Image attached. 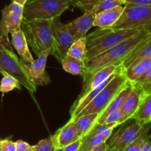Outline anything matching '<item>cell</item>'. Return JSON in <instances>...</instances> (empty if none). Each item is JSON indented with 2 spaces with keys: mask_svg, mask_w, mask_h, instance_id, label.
I'll return each instance as SVG.
<instances>
[{
  "mask_svg": "<svg viewBox=\"0 0 151 151\" xmlns=\"http://www.w3.org/2000/svg\"><path fill=\"white\" fill-rule=\"evenodd\" d=\"M63 70L73 75L83 76L86 71V64L83 60H79L70 55H66L60 63Z\"/></svg>",
  "mask_w": 151,
  "mask_h": 151,
  "instance_id": "obj_22",
  "label": "cell"
},
{
  "mask_svg": "<svg viewBox=\"0 0 151 151\" xmlns=\"http://www.w3.org/2000/svg\"><path fill=\"white\" fill-rule=\"evenodd\" d=\"M81 145V139H78L76 141L64 146L60 149L61 151H79L80 147Z\"/></svg>",
  "mask_w": 151,
  "mask_h": 151,
  "instance_id": "obj_33",
  "label": "cell"
},
{
  "mask_svg": "<svg viewBox=\"0 0 151 151\" xmlns=\"http://www.w3.org/2000/svg\"><path fill=\"white\" fill-rule=\"evenodd\" d=\"M150 139L151 135L148 134V133H146V134H143L141 137H139L135 141L133 142L128 147H125L123 151H141L142 147L144 145L145 143Z\"/></svg>",
  "mask_w": 151,
  "mask_h": 151,
  "instance_id": "obj_29",
  "label": "cell"
},
{
  "mask_svg": "<svg viewBox=\"0 0 151 151\" xmlns=\"http://www.w3.org/2000/svg\"><path fill=\"white\" fill-rule=\"evenodd\" d=\"M0 51L14 53L13 48L10 46V41L4 39V38H1V37H0Z\"/></svg>",
  "mask_w": 151,
  "mask_h": 151,
  "instance_id": "obj_36",
  "label": "cell"
},
{
  "mask_svg": "<svg viewBox=\"0 0 151 151\" xmlns=\"http://www.w3.org/2000/svg\"><path fill=\"white\" fill-rule=\"evenodd\" d=\"M51 29L56 50L55 58L61 63L75 41L68 29L67 24L62 23L60 16L52 19Z\"/></svg>",
  "mask_w": 151,
  "mask_h": 151,
  "instance_id": "obj_10",
  "label": "cell"
},
{
  "mask_svg": "<svg viewBox=\"0 0 151 151\" xmlns=\"http://www.w3.org/2000/svg\"><path fill=\"white\" fill-rule=\"evenodd\" d=\"M120 66V65H119ZM119 66H105L102 69H99L97 72L86 76H83V85L81 92L78 98L83 97L90 91L97 88L98 86L103 83V82L109 79L114 73L116 72Z\"/></svg>",
  "mask_w": 151,
  "mask_h": 151,
  "instance_id": "obj_12",
  "label": "cell"
},
{
  "mask_svg": "<svg viewBox=\"0 0 151 151\" xmlns=\"http://www.w3.org/2000/svg\"><path fill=\"white\" fill-rule=\"evenodd\" d=\"M151 128V122L141 124L134 120V122L124 125L109 139V150L123 151L126 147L141 137L148 133Z\"/></svg>",
  "mask_w": 151,
  "mask_h": 151,
  "instance_id": "obj_6",
  "label": "cell"
},
{
  "mask_svg": "<svg viewBox=\"0 0 151 151\" xmlns=\"http://www.w3.org/2000/svg\"><path fill=\"white\" fill-rule=\"evenodd\" d=\"M109 138L104 135H86L81 138L79 151H89L101 143L106 142Z\"/></svg>",
  "mask_w": 151,
  "mask_h": 151,
  "instance_id": "obj_25",
  "label": "cell"
},
{
  "mask_svg": "<svg viewBox=\"0 0 151 151\" xmlns=\"http://www.w3.org/2000/svg\"><path fill=\"white\" fill-rule=\"evenodd\" d=\"M127 1H128V0H127Z\"/></svg>",
  "mask_w": 151,
  "mask_h": 151,
  "instance_id": "obj_42",
  "label": "cell"
},
{
  "mask_svg": "<svg viewBox=\"0 0 151 151\" xmlns=\"http://www.w3.org/2000/svg\"><path fill=\"white\" fill-rule=\"evenodd\" d=\"M145 28V27H144ZM144 28H99L86 35V63L91 58L139 32Z\"/></svg>",
  "mask_w": 151,
  "mask_h": 151,
  "instance_id": "obj_2",
  "label": "cell"
},
{
  "mask_svg": "<svg viewBox=\"0 0 151 151\" xmlns=\"http://www.w3.org/2000/svg\"><path fill=\"white\" fill-rule=\"evenodd\" d=\"M151 67V57L145 58L134 62L125 69L124 73L127 80L134 83L139 79Z\"/></svg>",
  "mask_w": 151,
  "mask_h": 151,
  "instance_id": "obj_21",
  "label": "cell"
},
{
  "mask_svg": "<svg viewBox=\"0 0 151 151\" xmlns=\"http://www.w3.org/2000/svg\"><path fill=\"white\" fill-rule=\"evenodd\" d=\"M32 151H60L56 146L53 135L41 139L32 146Z\"/></svg>",
  "mask_w": 151,
  "mask_h": 151,
  "instance_id": "obj_28",
  "label": "cell"
},
{
  "mask_svg": "<svg viewBox=\"0 0 151 151\" xmlns=\"http://www.w3.org/2000/svg\"><path fill=\"white\" fill-rule=\"evenodd\" d=\"M94 18L95 14L90 10H87L78 19L67 23L68 29L73 37L74 41L86 36L87 32L93 27Z\"/></svg>",
  "mask_w": 151,
  "mask_h": 151,
  "instance_id": "obj_13",
  "label": "cell"
},
{
  "mask_svg": "<svg viewBox=\"0 0 151 151\" xmlns=\"http://www.w3.org/2000/svg\"><path fill=\"white\" fill-rule=\"evenodd\" d=\"M69 1H70L72 3V5H73V6H75V5H76L77 3H78V1H80V0H69Z\"/></svg>",
  "mask_w": 151,
  "mask_h": 151,
  "instance_id": "obj_39",
  "label": "cell"
},
{
  "mask_svg": "<svg viewBox=\"0 0 151 151\" xmlns=\"http://www.w3.org/2000/svg\"><path fill=\"white\" fill-rule=\"evenodd\" d=\"M27 1L28 0H12V2H16L22 6H24Z\"/></svg>",
  "mask_w": 151,
  "mask_h": 151,
  "instance_id": "obj_38",
  "label": "cell"
},
{
  "mask_svg": "<svg viewBox=\"0 0 151 151\" xmlns=\"http://www.w3.org/2000/svg\"><path fill=\"white\" fill-rule=\"evenodd\" d=\"M50 53L44 52L38 56L36 60H34L32 63H27L22 61V66L28 79L35 86L47 85L51 82L50 76L45 71L46 64L47 62Z\"/></svg>",
  "mask_w": 151,
  "mask_h": 151,
  "instance_id": "obj_11",
  "label": "cell"
},
{
  "mask_svg": "<svg viewBox=\"0 0 151 151\" xmlns=\"http://www.w3.org/2000/svg\"><path fill=\"white\" fill-rule=\"evenodd\" d=\"M71 5L69 0H28L24 6V19H52L60 16Z\"/></svg>",
  "mask_w": 151,
  "mask_h": 151,
  "instance_id": "obj_5",
  "label": "cell"
},
{
  "mask_svg": "<svg viewBox=\"0 0 151 151\" xmlns=\"http://www.w3.org/2000/svg\"><path fill=\"white\" fill-rule=\"evenodd\" d=\"M150 31L147 27H145L134 36L100 53L87 61L86 63V71L83 76L91 75L105 66L111 65H122L124 60L132 52L133 50L150 34Z\"/></svg>",
  "mask_w": 151,
  "mask_h": 151,
  "instance_id": "obj_1",
  "label": "cell"
},
{
  "mask_svg": "<svg viewBox=\"0 0 151 151\" xmlns=\"http://www.w3.org/2000/svg\"><path fill=\"white\" fill-rule=\"evenodd\" d=\"M109 151H115V150H109Z\"/></svg>",
  "mask_w": 151,
  "mask_h": 151,
  "instance_id": "obj_40",
  "label": "cell"
},
{
  "mask_svg": "<svg viewBox=\"0 0 151 151\" xmlns=\"http://www.w3.org/2000/svg\"><path fill=\"white\" fill-rule=\"evenodd\" d=\"M0 151H16V142H13L10 138L1 140Z\"/></svg>",
  "mask_w": 151,
  "mask_h": 151,
  "instance_id": "obj_31",
  "label": "cell"
},
{
  "mask_svg": "<svg viewBox=\"0 0 151 151\" xmlns=\"http://www.w3.org/2000/svg\"><path fill=\"white\" fill-rule=\"evenodd\" d=\"M86 55L87 47L86 36L74 41L67 52V55H70L85 62L86 61Z\"/></svg>",
  "mask_w": 151,
  "mask_h": 151,
  "instance_id": "obj_24",
  "label": "cell"
},
{
  "mask_svg": "<svg viewBox=\"0 0 151 151\" xmlns=\"http://www.w3.org/2000/svg\"><path fill=\"white\" fill-rule=\"evenodd\" d=\"M151 24V5L125 7L119 20L112 29L144 28Z\"/></svg>",
  "mask_w": 151,
  "mask_h": 151,
  "instance_id": "obj_7",
  "label": "cell"
},
{
  "mask_svg": "<svg viewBox=\"0 0 151 151\" xmlns=\"http://www.w3.org/2000/svg\"><path fill=\"white\" fill-rule=\"evenodd\" d=\"M98 116L99 114L97 113L88 114L83 115L73 121L75 122V125L77 127L79 138L81 139L82 137H83L97 123Z\"/></svg>",
  "mask_w": 151,
  "mask_h": 151,
  "instance_id": "obj_23",
  "label": "cell"
},
{
  "mask_svg": "<svg viewBox=\"0 0 151 151\" xmlns=\"http://www.w3.org/2000/svg\"><path fill=\"white\" fill-rule=\"evenodd\" d=\"M121 116H122V110L119 109L117 111L111 112L109 114L105 119L103 120L102 124H109V123H118L119 125V120H120Z\"/></svg>",
  "mask_w": 151,
  "mask_h": 151,
  "instance_id": "obj_30",
  "label": "cell"
},
{
  "mask_svg": "<svg viewBox=\"0 0 151 151\" xmlns=\"http://www.w3.org/2000/svg\"><path fill=\"white\" fill-rule=\"evenodd\" d=\"M101 1H103V0H80L76 4L75 7L83 9L85 12L87 10H89L94 4H97Z\"/></svg>",
  "mask_w": 151,
  "mask_h": 151,
  "instance_id": "obj_32",
  "label": "cell"
},
{
  "mask_svg": "<svg viewBox=\"0 0 151 151\" xmlns=\"http://www.w3.org/2000/svg\"><path fill=\"white\" fill-rule=\"evenodd\" d=\"M124 8L125 6L120 5L97 13L95 15L93 26L98 27L99 28L111 27L119 19Z\"/></svg>",
  "mask_w": 151,
  "mask_h": 151,
  "instance_id": "obj_17",
  "label": "cell"
},
{
  "mask_svg": "<svg viewBox=\"0 0 151 151\" xmlns=\"http://www.w3.org/2000/svg\"><path fill=\"white\" fill-rule=\"evenodd\" d=\"M52 19H23L22 30L32 52L39 56L44 52L56 57V50L51 29Z\"/></svg>",
  "mask_w": 151,
  "mask_h": 151,
  "instance_id": "obj_3",
  "label": "cell"
},
{
  "mask_svg": "<svg viewBox=\"0 0 151 151\" xmlns=\"http://www.w3.org/2000/svg\"><path fill=\"white\" fill-rule=\"evenodd\" d=\"M124 71L125 68L122 65H120L111 81L77 115L76 117L72 121L88 114H101L128 82Z\"/></svg>",
  "mask_w": 151,
  "mask_h": 151,
  "instance_id": "obj_4",
  "label": "cell"
},
{
  "mask_svg": "<svg viewBox=\"0 0 151 151\" xmlns=\"http://www.w3.org/2000/svg\"><path fill=\"white\" fill-rule=\"evenodd\" d=\"M132 88L133 84L131 83L129 81H128V82L125 84V86H124L123 88H122V89L116 94V97L111 100V102L110 104L108 106V107L106 108L101 114H99L98 118H97V123L102 124L103 123V120L105 119V118H106L109 114L114 111H117L119 110V109H122L124 103H125V100H126L127 97H128L129 94L131 93Z\"/></svg>",
  "mask_w": 151,
  "mask_h": 151,
  "instance_id": "obj_16",
  "label": "cell"
},
{
  "mask_svg": "<svg viewBox=\"0 0 151 151\" xmlns=\"http://www.w3.org/2000/svg\"><path fill=\"white\" fill-rule=\"evenodd\" d=\"M1 74L3 75V77L0 81V91L2 94L10 92L15 88H17L19 90L22 89L21 88L22 85L16 78L5 72H1Z\"/></svg>",
  "mask_w": 151,
  "mask_h": 151,
  "instance_id": "obj_26",
  "label": "cell"
},
{
  "mask_svg": "<svg viewBox=\"0 0 151 151\" xmlns=\"http://www.w3.org/2000/svg\"><path fill=\"white\" fill-rule=\"evenodd\" d=\"M0 20V37L9 40V34L22 29L24 19V6L11 2L1 10Z\"/></svg>",
  "mask_w": 151,
  "mask_h": 151,
  "instance_id": "obj_9",
  "label": "cell"
},
{
  "mask_svg": "<svg viewBox=\"0 0 151 151\" xmlns=\"http://www.w3.org/2000/svg\"><path fill=\"white\" fill-rule=\"evenodd\" d=\"M0 141H1V140H0Z\"/></svg>",
  "mask_w": 151,
  "mask_h": 151,
  "instance_id": "obj_41",
  "label": "cell"
},
{
  "mask_svg": "<svg viewBox=\"0 0 151 151\" xmlns=\"http://www.w3.org/2000/svg\"><path fill=\"white\" fill-rule=\"evenodd\" d=\"M133 119L141 124L151 122V92L142 91L139 104Z\"/></svg>",
  "mask_w": 151,
  "mask_h": 151,
  "instance_id": "obj_20",
  "label": "cell"
},
{
  "mask_svg": "<svg viewBox=\"0 0 151 151\" xmlns=\"http://www.w3.org/2000/svg\"><path fill=\"white\" fill-rule=\"evenodd\" d=\"M138 5H151V0H128L124 6L132 7Z\"/></svg>",
  "mask_w": 151,
  "mask_h": 151,
  "instance_id": "obj_35",
  "label": "cell"
},
{
  "mask_svg": "<svg viewBox=\"0 0 151 151\" xmlns=\"http://www.w3.org/2000/svg\"><path fill=\"white\" fill-rule=\"evenodd\" d=\"M126 1L127 0H103L97 4H94L89 10L96 15L105 10L114 8L117 6L125 5Z\"/></svg>",
  "mask_w": 151,
  "mask_h": 151,
  "instance_id": "obj_27",
  "label": "cell"
},
{
  "mask_svg": "<svg viewBox=\"0 0 151 151\" xmlns=\"http://www.w3.org/2000/svg\"><path fill=\"white\" fill-rule=\"evenodd\" d=\"M11 44L20 56L21 60L27 63H32L34 60L29 51V46L23 31L21 30L11 33Z\"/></svg>",
  "mask_w": 151,
  "mask_h": 151,
  "instance_id": "obj_18",
  "label": "cell"
},
{
  "mask_svg": "<svg viewBox=\"0 0 151 151\" xmlns=\"http://www.w3.org/2000/svg\"><path fill=\"white\" fill-rule=\"evenodd\" d=\"M16 151H32V146L23 140L16 141Z\"/></svg>",
  "mask_w": 151,
  "mask_h": 151,
  "instance_id": "obj_34",
  "label": "cell"
},
{
  "mask_svg": "<svg viewBox=\"0 0 151 151\" xmlns=\"http://www.w3.org/2000/svg\"><path fill=\"white\" fill-rule=\"evenodd\" d=\"M1 72H5L16 78L31 94L36 91V86L28 79L22 66V60L15 53L0 51V73Z\"/></svg>",
  "mask_w": 151,
  "mask_h": 151,
  "instance_id": "obj_8",
  "label": "cell"
},
{
  "mask_svg": "<svg viewBox=\"0 0 151 151\" xmlns=\"http://www.w3.org/2000/svg\"><path fill=\"white\" fill-rule=\"evenodd\" d=\"M55 142L59 150L64 146L78 139V130L75 122L69 121L67 123L59 128L53 135Z\"/></svg>",
  "mask_w": 151,
  "mask_h": 151,
  "instance_id": "obj_15",
  "label": "cell"
},
{
  "mask_svg": "<svg viewBox=\"0 0 151 151\" xmlns=\"http://www.w3.org/2000/svg\"><path fill=\"white\" fill-rule=\"evenodd\" d=\"M89 151H109V144L107 143V142L101 143Z\"/></svg>",
  "mask_w": 151,
  "mask_h": 151,
  "instance_id": "obj_37",
  "label": "cell"
},
{
  "mask_svg": "<svg viewBox=\"0 0 151 151\" xmlns=\"http://www.w3.org/2000/svg\"><path fill=\"white\" fill-rule=\"evenodd\" d=\"M149 57H151V31L150 34L127 57L122 65L126 69L134 62Z\"/></svg>",
  "mask_w": 151,
  "mask_h": 151,
  "instance_id": "obj_19",
  "label": "cell"
},
{
  "mask_svg": "<svg viewBox=\"0 0 151 151\" xmlns=\"http://www.w3.org/2000/svg\"><path fill=\"white\" fill-rule=\"evenodd\" d=\"M142 91L137 86L133 85V88L128 97H127L123 106L122 107V116L119 120V125L125 123L128 121L133 119L141 99Z\"/></svg>",
  "mask_w": 151,
  "mask_h": 151,
  "instance_id": "obj_14",
  "label": "cell"
}]
</instances>
